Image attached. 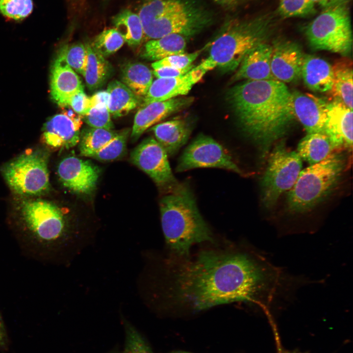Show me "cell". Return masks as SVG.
<instances>
[{
    "label": "cell",
    "instance_id": "d6a6232c",
    "mask_svg": "<svg viewBox=\"0 0 353 353\" xmlns=\"http://www.w3.org/2000/svg\"><path fill=\"white\" fill-rule=\"evenodd\" d=\"M125 42L123 37L116 28H110L99 33L90 45L97 52L106 57L118 51Z\"/></svg>",
    "mask_w": 353,
    "mask_h": 353
},
{
    "label": "cell",
    "instance_id": "e0dca14e",
    "mask_svg": "<svg viewBox=\"0 0 353 353\" xmlns=\"http://www.w3.org/2000/svg\"><path fill=\"white\" fill-rule=\"evenodd\" d=\"M295 117L307 133H325L328 103L313 95L299 91L291 93Z\"/></svg>",
    "mask_w": 353,
    "mask_h": 353
},
{
    "label": "cell",
    "instance_id": "7a4b0ae2",
    "mask_svg": "<svg viewBox=\"0 0 353 353\" xmlns=\"http://www.w3.org/2000/svg\"><path fill=\"white\" fill-rule=\"evenodd\" d=\"M227 99L241 129L257 144L263 158L295 118L291 92L276 79L247 80L232 87Z\"/></svg>",
    "mask_w": 353,
    "mask_h": 353
},
{
    "label": "cell",
    "instance_id": "b9f144b4",
    "mask_svg": "<svg viewBox=\"0 0 353 353\" xmlns=\"http://www.w3.org/2000/svg\"><path fill=\"white\" fill-rule=\"evenodd\" d=\"M215 3L227 11H234L250 0H212Z\"/></svg>",
    "mask_w": 353,
    "mask_h": 353
},
{
    "label": "cell",
    "instance_id": "44dd1931",
    "mask_svg": "<svg viewBox=\"0 0 353 353\" xmlns=\"http://www.w3.org/2000/svg\"><path fill=\"white\" fill-rule=\"evenodd\" d=\"M272 53V46L266 42L256 46L244 57L232 81L275 79L271 70Z\"/></svg>",
    "mask_w": 353,
    "mask_h": 353
},
{
    "label": "cell",
    "instance_id": "f35d334b",
    "mask_svg": "<svg viewBox=\"0 0 353 353\" xmlns=\"http://www.w3.org/2000/svg\"><path fill=\"white\" fill-rule=\"evenodd\" d=\"M205 48L206 46L203 48L193 52L184 53L167 57L154 61L151 64V67L154 70L161 67L184 68L189 67L193 65V62Z\"/></svg>",
    "mask_w": 353,
    "mask_h": 353
},
{
    "label": "cell",
    "instance_id": "d590c367",
    "mask_svg": "<svg viewBox=\"0 0 353 353\" xmlns=\"http://www.w3.org/2000/svg\"><path fill=\"white\" fill-rule=\"evenodd\" d=\"M32 0H0V12L4 17L18 21L28 16L33 10Z\"/></svg>",
    "mask_w": 353,
    "mask_h": 353
},
{
    "label": "cell",
    "instance_id": "277c9868",
    "mask_svg": "<svg viewBox=\"0 0 353 353\" xmlns=\"http://www.w3.org/2000/svg\"><path fill=\"white\" fill-rule=\"evenodd\" d=\"M271 27V19L264 16L228 20L207 45L208 57L196 67L206 73L217 68L226 72L237 69L250 51L266 42Z\"/></svg>",
    "mask_w": 353,
    "mask_h": 353
},
{
    "label": "cell",
    "instance_id": "f1b7e54d",
    "mask_svg": "<svg viewBox=\"0 0 353 353\" xmlns=\"http://www.w3.org/2000/svg\"><path fill=\"white\" fill-rule=\"evenodd\" d=\"M87 60L83 76L86 85L91 91L101 87L108 79L111 66L104 56L89 44H86Z\"/></svg>",
    "mask_w": 353,
    "mask_h": 353
},
{
    "label": "cell",
    "instance_id": "ba28073f",
    "mask_svg": "<svg viewBox=\"0 0 353 353\" xmlns=\"http://www.w3.org/2000/svg\"><path fill=\"white\" fill-rule=\"evenodd\" d=\"M304 31L314 49L348 54L352 50L353 38L347 4L324 8L306 25Z\"/></svg>",
    "mask_w": 353,
    "mask_h": 353
},
{
    "label": "cell",
    "instance_id": "8992f818",
    "mask_svg": "<svg viewBox=\"0 0 353 353\" xmlns=\"http://www.w3.org/2000/svg\"><path fill=\"white\" fill-rule=\"evenodd\" d=\"M20 216L25 231L21 241L37 252L49 253L68 242L65 217L53 203L40 199L23 201Z\"/></svg>",
    "mask_w": 353,
    "mask_h": 353
},
{
    "label": "cell",
    "instance_id": "484cf974",
    "mask_svg": "<svg viewBox=\"0 0 353 353\" xmlns=\"http://www.w3.org/2000/svg\"><path fill=\"white\" fill-rule=\"evenodd\" d=\"M106 91L109 96L107 108L115 118L126 115L140 102V99L126 85L117 80L109 83Z\"/></svg>",
    "mask_w": 353,
    "mask_h": 353
},
{
    "label": "cell",
    "instance_id": "3957f363",
    "mask_svg": "<svg viewBox=\"0 0 353 353\" xmlns=\"http://www.w3.org/2000/svg\"><path fill=\"white\" fill-rule=\"evenodd\" d=\"M159 207L165 241L173 255L187 258L194 245L213 242L212 232L187 184L179 183L165 193L160 200Z\"/></svg>",
    "mask_w": 353,
    "mask_h": 353
},
{
    "label": "cell",
    "instance_id": "7bdbcfd3",
    "mask_svg": "<svg viewBox=\"0 0 353 353\" xmlns=\"http://www.w3.org/2000/svg\"><path fill=\"white\" fill-rule=\"evenodd\" d=\"M108 97L106 91L97 92L90 97V108L97 105H103L107 107Z\"/></svg>",
    "mask_w": 353,
    "mask_h": 353
},
{
    "label": "cell",
    "instance_id": "7dc6e473",
    "mask_svg": "<svg viewBox=\"0 0 353 353\" xmlns=\"http://www.w3.org/2000/svg\"><path fill=\"white\" fill-rule=\"evenodd\" d=\"M279 353H296L294 352H287V351H282L281 352H280Z\"/></svg>",
    "mask_w": 353,
    "mask_h": 353
},
{
    "label": "cell",
    "instance_id": "7c38bea8",
    "mask_svg": "<svg viewBox=\"0 0 353 353\" xmlns=\"http://www.w3.org/2000/svg\"><path fill=\"white\" fill-rule=\"evenodd\" d=\"M168 155L163 147L152 137L144 139L132 151V162L146 173L165 193L179 182L170 165Z\"/></svg>",
    "mask_w": 353,
    "mask_h": 353
},
{
    "label": "cell",
    "instance_id": "9a60e30c",
    "mask_svg": "<svg viewBox=\"0 0 353 353\" xmlns=\"http://www.w3.org/2000/svg\"><path fill=\"white\" fill-rule=\"evenodd\" d=\"M192 97H178L149 103L136 113L131 132L133 141L137 140L149 128L167 117L186 108L194 102Z\"/></svg>",
    "mask_w": 353,
    "mask_h": 353
},
{
    "label": "cell",
    "instance_id": "30bf717a",
    "mask_svg": "<svg viewBox=\"0 0 353 353\" xmlns=\"http://www.w3.org/2000/svg\"><path fill=\"white\" fill-rule=\"evenodd\" d=\"M2 173L10 188L18 194L39 195L50 189L48 157L41 151L21 154L6 165Z\"/></svg>",
    "mask_w": 353,
    "mask_h": 353
},
{
    "label": "cell",
    "instance_id": "836d02e7",
    "mask_svg": "<svg viewBox=\"0 0 353 353\" xmlns=\"http://www.w3.org/2000/svg\"><path fill=\"white\" fill-rule=\"evenodd\" d=\"M129 130L119 131L106 146L92 155L91 158L101 161H110L121 157L126 149Z\"/></svg>",
    "mask_w": 353,
    "mask_h": 353
},
{
    "label": "cell",
    "instance_id": "ee69618b",
    "mask_svg": "<svg viewBox=\"0 0 353 353\" xmlns=\"http://www.w3.org/2000/svg\"><path fill=\"white\" fill-rule=\"evenodd\" d=\"M315 5L318 4L321 7L326 8L340 4H348L349 0H311Z\"/></svg>",
    "mask_w": 353,
    "mask_h": 353
},
{
    "label": "cell",
    "instance_id": "603a6c76",
    "mask_svg": "<svg viewBox=\"0 0 353 353\" xmlns=\"http://www.w3.org/2000/svg\"><path fill=\"white\" fill-rule=\"evenodd\" d=\"M301 76L306 87L312 91L326 92L331 89L332 66L321 58L311 55H304Z\"/></svg>",
    "mask_w": 353,
    "mask_h": 353
},
{
    "label": "cell",
    "instance_id": "83f0119b",
    "mask_svg": "<svg viewBox=\"0 0 353 353\" xmlns=\"http://www.w3.org/2000/svg\"><path fill=\"white\" fill-rule=\"evenodd\" d=\"M121 80L139 99H143L153 82V73L140 62H130L122 68Z\"/></svg>",
    "mask_w": 353,
    "mask_h": 353
},
{
    "label": "cell",
    "instance_id": "4fadbf2b",
    "mask_svg": "<svg viewBox=\"0 0 353 353\" xmlns=\"http://www.w3.org/2000/svg\"><path fill=\"white\" fill-rule=\"evenodd\" d=\"M57 174L62 184L70 191L89 194L96 188L100 171L91 162L70 156L59 163Z\"/></svg>",
    "mask_w": 353,
    "mask_h": 353
},
{
    "label": "cell",
    "instance_id": "4316f807",
    "mask_svg": "<svg viewBox=\"0 0 353 353\" xmlns=\"http://www.w3.org/2000/svg\"><path fill=\"white\" fill-rule=\"evenodd\" d=\"M334 149L328 136L323 133H307L298 144L297 153L310 165L326 158Z\"/></svg>",
    "mask_w": 353,
    "mask_h": 353
},
{
    "label": "cell",
    "instance_id": "ac0fdd59",
    "mask_svg": "<svg viewBox=\"0 0 353 353\" xmlns=\"http://www.w3.org/2000/svg\"><path fill=\"white\" fill-rule=\"evenodd\" d=\"M325 133L333 149L353 145V109L334 101L328 104Z\"/></svg>",
    "mask_w": 353,
    "mask_h": 353
},
{
    "label": "cell",
    "instance_id": "ffe728a7",
    "mask_svg": "<svg viewBox=\"0 0 353 353\" xmlns=\"http://www.w3.org/2000/svg\"><path fill=\"white\" fill-rule=\"evenodd\" d=\"M50 87L51 99L61 107L66 105L73 95L84 91L81 81L76 72L57 58L51 67Z\"/></svg>",
    "mask_w": 353,
    "mask_h": 353
},
{
    "label": "cell",
    "instance_id": "4dcf8cb0",
    "mask_svg": "<svg viewBox=\"0 0 353 353\" xmlns=\"http://www.w3.org/2000/svg\"><path fill=\"white\" fill-rule=\"evenodd\" d=\"M119 131L113 129L91 127L80 133L79 149L83 156L91 157L106 146Z\"/></svg>",
    "mask_w": 353,
    "mask_h": 353
},
{
    "label": "cell",
    "instance_id": "f546056e",
    "mask_svg": "<svg viewBox=\"0 0 353 353\" xmlns=\"http://www.w3.org/2000/svg\"><path fill=\"white\" fill-rule=\"evenodd\" d=\"M112 20L115 28L128 46L136 47L142 43L144 38V31L138 14L125 9L114 16Z\"/></svg>",
    "mask_w": 353,
    "mask_h": 353
},
{
    "label": "cell",
    "instance_id": "6da1fadb",
    "mask_svg": "<svg viewBox=\"0 0 353 353\" xmlns=\"http://www.w3.org/2000/svg\"><path fill=\"white\" fill-rule=\"evenodd\" d=\"M297 282L258 252L207 250L178 266L172 292L176 301L196 311L242 302L258 305L269 316L273 304L289 296Z\"/></svg>",
    "mask_w": 353,
    "mask_h": 353
},
{
    "label": "cell",
    "instance_id": "9c48e42d",
    "mask_svg": "<svg viewBox=\"0 0 353 353\" xmlns=\"http://www.w3.org/2000/svg\"><path fill=\"white\" fill-rule=\"evenodd\" d=\"M302 159L287 149L284 141L277 143L269 154L261 181V200L267 208L273 206L280 196L295 183L302 170Z\"/></svg>",
    "mask_w": 353,
    "mask_h": 353
},
{
    "label": "cell",
    "instance_id": "52a82bcc",
    "mask_svg": "<svg viewBox=\"0 0 353 353\" xmlns=\"http://www.w3.org/2000/svg\"><path fill=\"white\" fill-rule=\"evenodd\" d=\"M345 166L343 157L331 153L326 158L302 170L287 195L288 210L306 212L324 200L336 188Z\"/></svg>",
    "mask_w": 353,
    "mask_h": 353
},
{
    "label": "cell",
    "instance_id": "8fae6325",
    "mask_svg": "<svg viewBox=\"0 0 353 353\" xmlns=\"http://www.w3.org/2000/svg\"><path fill=\"white\" fill-rule=\"evenodd\" d=\"M199 168H218L244 174L227 151L213 138L200 134L185 149L176 167L177 172Z\"/></svg>",
    "mask_w": 353,
    "mask_h": 353
},
{
    "label": "cell",
    "instance_id": "bcb514c9",
    "mask_svg": "<svg viewBox=\"0 0 353 353\" xmlns=\"http://www.w3.org/2000/svg\"><path fill=\"white\" fill-rule=\"evenodd\" d=\"M167 353H190V352L182 351H172L171 352H169Z\"/></svg>",
    "mask_w": 353,
    "mask_h": 353
},
{
    "label": "cell",
    "instance_id": "7402d4cb",
    "mask_svg": "<svg viewBox=\"0 0 353 353\" xmlns=\"http://www.w3.org/2000/svg\"><path fill=\"white\" fill-rule=\"evenodd\" d=\"M151 129L156 141L165 149L168 155L172 156L186 143L192 128L187 121L175 119L155 125Z\"/></svg>",
    "mask_w": 353,
    "mask_h": 353
},
{
    "label": "cell",
    "instance_id": "d6986e66",
    "mask_svg": "<svg viewBox=\"0 0 353 353\" xmlns=\"http://www.w3.org/2000/svg\"><path fill=\"white\" fill-rule=\"evenodd\" d=\"M82 122H77L61 113L52 116L44 125L43 138L49 146L70 149L79 142Z\"/></svg>",
    "mask_w": 353,
    "mask_h": 353
},
{
    "label": "cell",
    "instance_id": "f6af8a7d",
    "mask_svg": "<svg viewBox=\"0 0 353 353\" xmlns=\"http://www.w3.org/2000/svg\"><path fill=\"white\" fill-rule=\"evenodd\" d=\"M6 336L3 322L0 315V349L4 348L6 346Z\"/></svg>",
    "mask_w": 353,
    "mask_h": 353
},
{
    "label": "cell",
    "instance_id": "60d3db41",
    "mask_svg": "<svg viewBox=\"0 0 353 353\" xmlns=\"http://www.w3.org/2000/svg\"><path fill=\"white\" fill-rule=\"evenodd\" d=\"M193 67H194L193 65L184 68L161 67L154 70L152 73L157 78H172L183 76Z\"/></svg>",
    "mask_w": 353,
    "mask_h": 353
},
{
    "label": "cell",
    "instance_id": "cb8c5ba5",
    "mask_svg": "<svg viewBox=\"0 0 353 353\" xmlns=\"http://www.w3.org/2000/svg\"><path fill=\"white\" fill-rule=\"evenodd\" d=\"M186 37L177 34L167 35L148 40L141 53L143 58L158 61L169 56L185 53Z\"/></svg>",
    "mask_w": 353,
    "mask_h": 353
},
{
    "label": "cell",
    "instance_id": "8d00e7d4",
    "mask_svg": "<svg viewBox=\"0 0 353 353\" xmlns=\"http://www.w3.org/2000/svg\"><path fill=\"white\" fill-rule=\"evenodd\" d=\"M125 342L123 353H153L137 329L125 320Z\"/></svg>",
    "mask_w": 353,
    "mask_h": 353
},
{
    "label": "cell",
    "instance_id": "d4e9b609",
    "mask_svg": "<svg viewBox=\"0 0 353 353\" xmlns=\"http://www.w3.org/2000/svg\"><path fill=\"white\" fill-rule=\"evenodd\" d=\"M333 83L330 90L335 99L353 109V64L349 59L337 61L332 66Z\"/></svg>",
    "mask_w": 353,
    "mask_h": 353
},
{
    "label": "cell",
    "instance_id": "e575fe53",
    "mask_svg": "<svg viewBox=\"0 0 353 353\" xmlns=\"http://www.w3.org/2000/svg\"><path fill=\"white\" fill-rule=\"evenodd\" d=\"M311 0H278V12L284 18L303 17L315 12Z\"/></svg>",
    "mask_w": 353,
    "mask_h": 353
},
{
    "label": "cell",
    "instance_id": "74e56055",
    "mask_svg": "<svg viewBox=\"0 0 353 353\" xmlns=\"http://www.w3.org/2000/svg\"><path fill=\"white\" fill-rule=\"evenodd\" d=\"M82 120L93 128L107 129H113L114 128L110 114L106 105H97L91 107L82 116Z\"/></svg>",
    "mask_w": 353,
    "mask_h": 353
},
{
    "label": "cell",
    "instance_id": "1f68e13d",
    "mask_svg": "<svg viewBox=\"0 0 353 353\" xmlns=\"http://www.w3.org/2000/svg\"><path fill=\"white\" fill-rule=\"evenodd\" d=\"M56 58L66 63L76 72L84 76L87 60L86 45L74 43L65 45L59 50Z\"/></svg>",
    "mask_w": 353,
    "mask_h": 353
},
{
    "label": "cell",
    "instance_id": "ab89813d",
    "mask_svg": "<svg viewBox=\"0 0 353 353\" xmlns=\"http://www.w3.org/2000/svg\"><path fill=\"white\" fill-rule=\"evenodd\" d=\"M66 105L70 106L82 117L90 109V97L84 91L78 92L70 98Z\"/></svg>",
    "mask_w": 353,
    "mask_h": 353
},
{
    "label": "cell",
    "instance_id": "5bb4252c",
    "mask_svg": "<svg viewBox=\"0 0 353 353\" xmlns=\"http://www.w3.org/2000/svg\"><path fill=\"white\" fill-rule=\"evenodd\" d=\"M304 55L298 44L279 40L272 45L271 70L275 79L283 83L294 82L301 76Z\"/></svg>",
    "mask_w": 353,
    "mask_h": 353
},
{
    "label": "cell",
    "instance_id": "5b68a950",
    "mask_svg": "<svg viewBox=\"0 0 353 353\" xmlns=\"http://www.w3.org/2000/svg\"><path fill=\"white\" fill-rule=\"evenodd\" d=\"M138 15L148 40L172 34L191 37L213 21L212 12L194 0H147Z\"/></svg>",
    "mask_w": 353,
    "mask_h": 353
},
{
    "label": "cell",
    "instance_id": "2e32d148",
    "mask_svg": "<svg viewBox=\"0 0 353 353\" xmlns=\"http://www.w3.org/2000/svg\"><path fill=\"white\" fill-rule=\"evenodd\" d=\"M205 74L202 70L194 67L181 76L156 79L152 82L143 99V105L186 95Z\"/></svg>",
    "mask_w": 353,
    "mask_h": 353
}]
</instances>
